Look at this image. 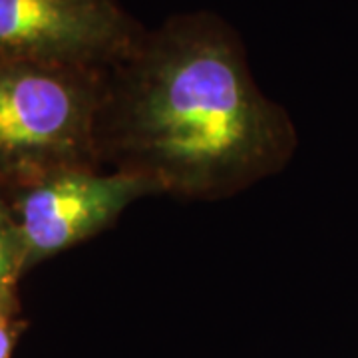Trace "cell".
<instances>
[{
  "instance_id": "1",
  "label": "cell",
  "mask_w": 358,
  "mask_h": 358,
  "mask_svg": "<svg viewBox=\"0 0 358 358\" xmlns=\"http://www.w3.org/2000/svg\"><path fill=\"white\" fill-rule=\"evenodd\" d=\"M96 141L102 167L154 193L219 199L281 171L296 140L235 32L211 14H185L143 32L106 70Z\"/></svg>"
},
{
  "instance_id": "2",
  "label": "cell",
  "mask_w": 358,
  "mask_h": 358,
  "mask_svg": "<svg viewBox=\"0 0 358 358\" xmlns=\"http://www.w3.org/2000/svg\"><path fill=\"white\" fill-rule=\"evenodd\" d=\"M106 70L0 56V193L103 169L96 126Z\"/></svg>"
},
{
  "instance_id": "3",
  "label": "cell",
  "mask_w": 358,
  "mask_h": 358,
  "mask_svg": "<svg viewBox=\"0 0 358 358\" xmlns=\"http://www.w3.org/2000/svg\"><path fill=\"white\" fill-rule=\"evenodd\" d=\"M117 0H0V56L108 70L143 36Z\"/></svg>"
},
{
  "instance_id": "4",
  "label": "cell",
  "mask_w": 358,
  "mask_h": 358,
  "mask_svg": "<svg viewBox=\"0 0 358 358\" xmlns=\"http://www.w3.org/2000/svg\"><path fill=\"white\" fill-rule=\"evenodd\" d=\"M140 179L117 171L82 169L44 179L8 199L22 243L24 273L114 225L141 195Z\"/></svg>"
},
{
  "instance_id": "5",
  "label": "cell",
  "mask_w": 358,
  "mask_h": 358,
  "mask_svg": "<svg viewBox=\"0 0 358 358\" xmlns=\"http://www.w3.org/2000/svg\"><path fill=\"white\" fill-rule=\"evenodd\" d=\"M24 275L22 243L14 223V215L0 217V293L18 289V281Z\"/></svg>"
},
{
  "instance_id": "6",
  "label": "cell",
  "mask_w": 358,
  "mask_h": 358,
  "mask_svg": "<svg viewBox=\"0 0 358 358\" xmlns=\"http://www.w3.org/2000/svg\"><path fill=\"white\" fill-rule=\"evenodd\" d=\"M26 329V322L20 317L18 291L0 293V358H10L14 346Z\"/></svg>"
},
{
  "instance_id": "7",
  "label": "cell",
  "mask_w": 358,
  "mask_h": 358,
  "mask_svg": "<svg viewBox=\"0 0 358 358\" xmlns=\"http://www.w3.org/2000/svg\"><path fill=\"white\" fill-rule=\"evenodd\" d=\"M10 213H13V209H10L8 199L0 193V217H2V215H10Z\"/></svg>"
}]
</instances>
